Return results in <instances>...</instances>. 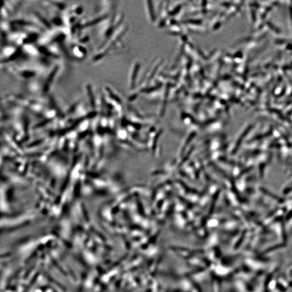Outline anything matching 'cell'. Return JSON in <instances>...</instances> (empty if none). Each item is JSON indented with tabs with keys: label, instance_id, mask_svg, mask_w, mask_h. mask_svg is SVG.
<instances>
[{
	"label": "cell",
	"instance_id": "6da1fadb",
	"mask_svg": "<svg viewBox=\"0 0 292 292\" xmlns=\"http://www.w3.org/2000/svg\"><path fill=\"white\" fill-rule=\"evenodd\" d=\"M138 69H139V64L138 63H136L135 64V65L134 66L130 78V87L132 88H134V85H135V82L137 79Z\"/></svg>",
	"mask_w": 292,
	"mask_h": 292
},
{
	"label": "cell",
	"instance_id": "7a4b0ae2",
	"mask_svg": "<svg viewBox=\"0 0 292 292\" xmlns=\"http://www.w3.org/2000/svg\"><path fill=\"white\" fill-rule=\"evenodd\" d=\"M86 88H87V92H88V94L89 100L90 102L93 103L95 99H94V96L93 93V90L92 89V87H90V85H87Z\"/></svg>",
	"mask_w": 292,
	"mask_h": 292
}]
</instances>
